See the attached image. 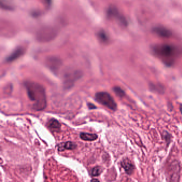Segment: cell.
<instances>
[{
	"mask_svg": "<svg viewBox=\"0 0 182 182\" xmlns=\"http://www.w3.org/2000/svg\"><path fill=\"white\" fill-rule=\"evenodd\" d=\"M113 90L117 95L120 97H122L125 95V91L122 90L121 88L119 87H115L114 88Z\"/></svg>",
	"mask_w": 182,
	"mask_h": 182,
	"instance_id": "cell-14",
	"label": "cell"
},
{
	"mask_svg": "<svg viewBox=\"0 0 182 182\" xmlns=\"http://www.w3.org/2000/svg\"><path fill=\"white\" fill-rule=\"evenodd\" d=\"M153 31L156 34L162 38H168L172 35V32L168 29L162 26L155 27Z\"/></svg>",
	"mask_w": 182,
	"mask_h": 182,
	"instance_id": "cell-8",
	"label": "cell"
},
{
	"mask_svg": "<svg viewBox=\"0 0 182 182\" xmlns=\"http://www.w3.org/2000/svg\"><path fill=\"white\" fill-rule=\"evenodd\" d=\"M82 140L85 141H94L98 138L97 135L94 134H89L87 132H82L80 135Z\"/></svg>",
	"mask_w": 182,
	"mask_h": 182,
	"instance_id": "cell-11",
	"label": "cell"
},
{
	"mask_svg": "<svg viewBox=\"0 0 182 182\" xmlns=\"http://www.w3.org/2000/svg\"><path fill=\"white\" fill-rule=\"evenodd\" d=\"M48 67L53 72H57L61 65V61L57 58L51 57L47 61Z\"/></svg>",
	"mask_w": 182,
	"mask_h": 182,
	"instance_id": "cell-7",
	"label": "cell"
},
{
	"mask_svg": "<svg viewBox=\"0 0 182 182\" xmlns=\"http://www.w3.org/2000/svg\"><path fill=\"white\" fill-rule=\"evenodd\" d=\"M48 126L51 129L54 130H59L60 128V123L55 119H52L51 120H50L48 123Z\"/></svg>",
	"mask_w": 182,
	"mask_h": 182,
	"instance_id": "cell-13",
	"label": "cell"
},
{
	"mask_svg": "<svg viewBox=\"0 0 182 182\" xmlns=\"http://www.w3.org/2000/svg\"><path fill=\"white\" fill-rule=\"evenodd\" d=\"M24 53V50L23 48H18L16 50H15L10 56H9L6 59V61L7 62H11L13 60H16L20 57L21 55H23Z\"/></svg>",
	"mask_w": 182,
	"mask_h": 182,
	"instance_id": "cell-10",
	"label": "cell"
},
{
	"mask_svg": "<svg viewBox=\"0 0 182 182\" xmlns=\"http://www.w3.org/2000/svg\"><path fill=\"white\" fill-rule=\"evenodd\" d=\"M180 110L181 112V113L182 114V105H180Z\"/></svg>",
	"mask_w": 182,
	"mask_h": 182,
	"instance_id": "cell-18",
	"label": "cell"
},
{
	"mask_svg": "<svg viewBox=\"0 0 182 182\" xmlns=\"http://www.w3.org/2000/svg\"><path fill=\"white\" fill-rule=\"evenodd\" d=\"M95 99L97 102L110 110L115 111L117 108V103L108 92H98L95 95Z\"/></svg>",
	"mask_w": 182,
	"mask_h": 182,
	"instance_id": "cell-3",
	"label": "cell"
},
{
	"mask_svg": "<svg viewBox=\"0 0 182 182\" xmlns=\"http://www.w3.org/2000/svg\"><path fill=\"white\" fill-rule=\"evenodd\" d=\"M81 76V73L80 71H74L68 72L65 75L64 77V85L65 88H70L72 87L75 81L80 78Z\"/></svg>",
	"mask_w": 182,
	"mask_h": 182,
	"instance_id": "cell-5",
	"label": "cell"
},
{
	"mask_svg": "<svg viewBox=\"0 0 182 182\" xmlns=\"http://www.w3.org/2000/svg\"><path fill=\"white\" fill-rule=\"evenodd\" d=\"M24 85L29 99L34 102L33 108L36 111L44 110L47 106V98L44 88L38 83L30 81L26 82Z\"/></svg>",
	"mask_w": 182,
	"mask_h": 182,
	"instance_id": "cell-1",
	"label": "cell"
},
{
	"mask_svg": "<svg viewBox=\"0 0 182 182\" xmlns=\"http://www.w3.org/2000/svg\"><path fill=\"white\" fill-rule=\"evenodd\" d=\"M56 35V31L53 28H43L38 33V40L42 42H47L55 38Z\"/></svg>",
	"mask_w": 182,
	"mask_h": 182,
	"instance_id": "cell-4",
	"label": "cell"
},
{
	"mask_svg": "<svg viewBox=\"0 0 182 182\" xmlns=\"http://www.w3.org/2000/svg\"><path fill=\"white\" fill-rule=\"evenodd\" d=\"M60 146V145H59ZM77 147V145L71 142H68L63 143L62 144L60 145L59 147V151H64L65 150H73L75 149Z\"/></svg>",
	"mask_w": 182,
	"mask_h": 182,
	"instance_id": "cell-12",
	"label": "cell"
},
{
	"mask_svg": "<svg viewBox=\"0 0 182 182\" xmlns=\"http://www.w3.org/2000/svg\"><path fill=\"white\" fill-rule=\"evenodd\" d=\"M121 166L125 169V172L128 175L132 174L134 170V166L132 162L128 159H124L121 162Z\"/></svg>",
	"mask_w": 182,
	"mask_h": 182,
	"instance_id": "cell-9",
	"label": "cell"
},
{
	"mask_svg": "<svg viewBox=\"0 0 182 182\" xmlns=\"http://www.w3.org/2000/svg\"><path fill=\"white\" fill-rule=\"evenodd\" d=\"M88 106H89L90 109H94V108H96L95 105H93L92 104H90V103L88 104Z\"/></svg>",
	"mask_w": 182,
	"mask_h": 182,
	"instance_id": "cell-17",
	"label": "cell"
},
{
	"mask_svg": "<svg viewBox=\"0 0 182 182\" xmlns=\"http://www.w3.org/2000/svg\"><path fill=\"white\" fill-rule=\"evenodd\" d=\"M98 36H99V38H100V39L102 40L103 42H106L108 40L107 35H106V33L104 31L100 32L99 33V34H98Z\"/></svg>",
	"mask_w": 182,
	"mask_h": 182,
	"instance_id": "cell-16",
	"label": "cell"
},
{
	"mask_svg": "<svg viewBox=\"0 0 182 182\" xmlns=\"http://www.w3.org/2000/svg\"><path fill=\"white\" fill-rule=\"evenodd\" d=\"M102 172V169L100 167L97 166L94 168L91 171V175L93 176H98Z\"/></svg>",
	"mask_w": 182,
	"mask_h": 182,
	"instance_id": "cell-15",
	"label": "cell"
},
{
	"mask_svg": "<svg viewBox=\"0 0 182 182\" xmlns=\"http://www.w3.org/2000/svg\"><path fill=\"white\" fill-rule=\"evenodd\" d=\"M153 52L166 65H172L177 56L178 50L175 46L169 44H162L153 48Z\"/></svg>",
	"mask_w": 182,
	"mask_h": 182,
	"instance_id": "cell-2",
	"label": "cell"
},
{
	"mask_svg": "<svg viewBox=\"0 0 182 182\" xmlns=\"http://www.w3.org/2000/svg\"><path fill=\"white\" fill-rule=\"evenodd\" d=\"M107 15L109 17L116 18L122 25L126 26L127 22L125 17L121 15L117 9L114 7H110L107 10Z\"/></svg>",
	"mask_w": 182,
	"mask_h": 182,
	"instance_id": "cell-6",
	"label": "cell"
}]
</instances>
